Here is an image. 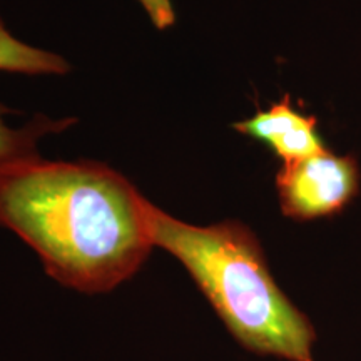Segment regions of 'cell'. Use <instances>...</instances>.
<instances>
[{"label":"cell","mask_w":361,"mask_h":361,"mask_svg":"<svg viewBox=\"0 0 361 361\" xmlns=\"http://www.w3.org/2000/svg\"><path fill=\"white\" fill-rule=\"evenodd\" d=\"M147 204L101 162L35 157L0 169V226L24 239L56 281L89 295L141 269L154 246Z\"/></svg>","instance_id":"6da1fadb"},{"label":"cell","mask_w":361,"mask_h":361,"mask_svg":"<svg viewBox=\"0 0 361 361\" xmlns=\"http://www.w3.org/2000/svg\"><path fill=\"white\" fill-rule=\"evenodd\" d=\"M147 224L152 245L186 268L243 348L286 361H314L313 323L274 281L259 239L246 224H188L151 201Z\"/></svg>","instance_id":"7a4b0ae2"},{"label":"cell","mask_w":361,"mask_h":361,"mask_svg":"<svg viewBox=\"0 0 361 361\" xmlns=\"http://www.w3.org/2000/svg\"><path fill=\"white\" fill-rule=\"evenodd\" d=\"M361 173L355 157L331 151L283 164L276 174L281 213L295 221L340 214L360 192Z\"/></svg>","instance_id":"3957f363"},{"label":"cell","mask_w":361,"mask_h":361,"mask_svg":"<svg viewBox=\"0 0 361 361\" xmlns=\"http://www.w3.org/2000/svg\"><path fill=\"white\" fill-rule=\"evenodd\" d=\"M238 133L261 141L273 149L283 164L306 159L326 151L322 135L318 134V121L291 106L290 97L256 112L250 119L234 124Z\"/></svg>","instance_id":"277c9868"},{"label":"cell","mask_w":361,"mask_h":361,"mask_svg":"<svg viewBox=\"0 0 361 361\" xmlns=\"http://www.w3.org/2000/svg\"><path fill=\"white\" fill-rule=\"evenodd\" d=\"M11 109L0 104V169L40 157L37 152V141L40 137L51 133H61L67 126L75 123L72 117L49 119L47 116H37L24 128L13 129L4 121V116Z\"/></svg>","instance_id":"5b68a950"},{"label":"cell","mask_w":361,"mask_h":361,"mask_svg":"<svg viewBox=\"0 0 361 361\" xmlns=\"http://www.w3.org/2000/svg\"><path fill=\"white\" fill-rule=\"evenodd\" d=\"M0 71L22 74H66L69 64L57 54L20 42L0 20Z\"/></svg>","instance_id":"8992f818"},{"label":"cell","mask_w":361,"mask_h":361,"mask_svg":"<svg viewBox=\"0 0 361 361\" xmlns=\"http://www.w3.org/2000/svg\"><path fill=\"white\" fill-rule=\"evenodd\" d=\"M139 2L157 29H169L174 24L176 16L171 0H139Z\"/></svg>","instance_id":"52a82bcc"}]
</instances>
